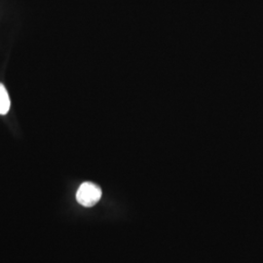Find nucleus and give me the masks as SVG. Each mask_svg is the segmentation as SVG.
<instances>
[{
    "label": "nucleus",
    "instance_id": "1",
    "mask_svg": "<svg viewBox=\"0 0 263 263\" xmlns=\"http://www.w3.org/2000/svg\"><path fill=\"white\" fill-rule=\"evenodd\" d=\"M102 198V189L93 182H83L76 192V200L83 207H93Z\"/></svg>",
    "mask_w": 263,
    "mask_h": 263
},
{
    "label": "nucleus",
    "instance_id": "2",
    "mask_svg": "<svg viewBox=\"0 0 263 263\" xmlns=\"http://www.w3.org/2000/svg\"><path fill=\"white\" fill-rule=\"evenodd\" d=\"M10 97L5 86L0 83V115H5L9 112Z\"/></svg>",
    "mask_w": 263,
    "mask_h": 263
}]
</instances>
